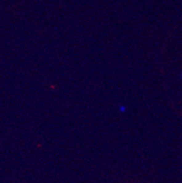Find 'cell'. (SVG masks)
I'll return each mask as SVG.
<instances>
[{"label":"cell","mask_w":182,"mask_h":183,"mask_svg":"<svg viewBox=\"0 0 182 183\" xmlns=\"http://www.w3.org/2000/svg\"><path fill=\"white\" fill-rule=\"evenodd\" d=\"M119 112H121V113H125V112L127 111V107H126L125 105H120V106L119 107Z\"/></svg>","instance_id":"6da1fadb"},{"label":"cell","mask_w":182,"mask_h":183,"mask_svg":"<svg viewBox=\"0 0 182 183\" xmlns=\"http://www.w3.org/2000/svg\"><path fill=\"white\" fill-rule=\"evenodd\" d=\"M180 79H181V80H182V72H181V73H180Z\"/></svg>","instance_id":"7a4b0ae2"}]
</instances>
